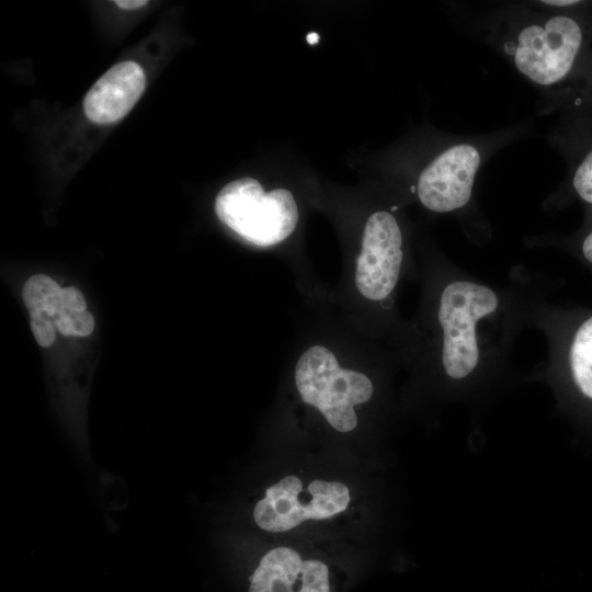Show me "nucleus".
I'll use <instances>...</instances> for the list:
<instances>
[{
	"label": "nucleus",
	"instance_id": "obj_13",
	"mask_svg": "<svg viewBox=\"0 0 592 592\" xmlns=\"http://www.w3.org/2000/svg\"><path fill=\"white\" fill-rule=\"evenodd\" d=\"M572 186L583 202L592 205V150L577 167L572 178Z\"/></svg>",
	"mask_w": 592,
	"mask_h": 592
},
{
	"label": "nucleus",
	"instance_id": "obj_3",
	"mask_svg": "<svg viewBox=\"0 0 592 592\" xmlns=\"http://www.w3.org/2000/svg\"><path fill=\"white\" fill-rule=\"evenodd\" d=\"M215 212L221 223L258 247L282 242L298 221V207L288 190L265 192L252 178L226 184L216 196Z\"/></svg>",
	"mask_w": 592,
	"mask_h": 592
},
{
	"label": "nucleus",
	"instance_id": "obj_6",
	"mask_svg": "<svg viewBox=\"0 0 592 592\" xmlns=\"http://www.w3.org/2000/svg\"><path fill=\"white\" fill-rule=\"evenodd\" d=\"M573 321L547 301L538 309L533 328L546 337L549 375L562 377L576 396L592 405V314Z\"/></svg>",
	"mask_w": 592,
	"mask_h": 592
},
{
	"label": "nucleus",
	"instance_id": "obj_1",
	"mask_svg": "<svg viewBox=\"0 0 592 592\" xmlns=\"http://www.w3.org/2000/svg\"><path fill=\"white\" fill-rule=\"evenodd\" d=\"M431 269L422 357L453 390L500 377L520 333L533 328L538 309L548 301L547 278L516 266L506 281L494 283L446 259Z\"/></svg>",
	"mask_w": 592,
	"mask_h": 592
},
{
	"label": "nucleus",
	"instance_id": "obj_7",
	"mask_svg": "<svg viewBox=\"0 0 592 592\" xmlns=\"http://www.w3.org/2000/svg\"><path fill=\"white\" fill-rule=\"evenodd\" d=\"M403 235L391 212L377 210L366 220L356 259L354 282L368 301L387 307L401 277Z\"/></svg>",
	"mask_w": 592,
	"mask_h": 592
},
{
	"label": "nucleus",
	"instance_id": "obj_5",
	"mask_svg": "<svg viewBox=\"0 0 592 592\" xmlns=\"http://www.w3.org/2000/svg\"><path fill=\"white\" fill-rule=\"evenodd\" d=\"M349 502V489L342 482L314 480L304 489L298 477L286 476L266 489L253 516L262 530L281 533L307 520H326L339 514Z\"/></svg>",
	"mask_w": 592,
	"mask_h": 592
},
{
	"label": "nucleus",
	"instance_id": "obj_4",
	"mask_svg": "<svg viewBox=\"0 0 592 592\" xmlns=\"http://www.w3.org/2000/svg\"><path fill=\"white\" fill-rule=\"evenodd\" d=\"M583 43V31L572 16L556 14L521 26L509 44L517 70L532 82L549 87L571 72Z\"/></svg>",
	"mask_w": 592,
	"mask_h": 592
},
{
	"label": "nucleus",
	"instance_id": "obj_18",
	"mask_svg": "<svg viewBox=\"0 0 592 592\" xmlns=\"http://www.w3.org/2000/svg\"><path fill=\"white\" fill-rule=\"evenodd\" d=\"M546 5L551 7H570L580 3L579 1H543Z\"/></svg>",
	"mask_w": 592,
	"mask_h": 592
},
{
	"label": "nucleus",
	"instance_id": "obj_14",
	"mask_svg": "<svg viewBox=\"0 0 592 592\" xmlns=\"http://www.w3.org/2000/svg\"><path fill=\"white\" fill-rule=\"evenodd\" d=\"M31 329L36 339V342L43 346L48 348L55 341L56 327L53 318L45 314L30 315Z\"/></svg>",
	"mask_w": 592,
	"mask_h": 592
},
{
	"label": "nucleus",
	"instance_id": "obj_10",
	"mask_svg": "<svg viewBox=\"0 0 592 592\" xmlns=\"http://www.w3.org/2000/svg\"><path fill=\"white\" fill-rule=\"evenodd\" d=\"M145 82V73L136 62L114 65L87 93L83 101L87 117L96 124L123 118L141 96Z\"/></svg>",
	"mask_w": 592,
	"mask_h": 592
},
{
	"label": "nucleus",
	"instance_id": "obj_2",
	"mask_svg": "<svg viewBox=\"0 0 592 592\" xmlns=\"http://www.w3.org/2000/svg\"><path fill=\"white\" fill-rule=\"evenodd\" d=\"M295 385L301 400L343 433L357 425L354 407L368 401L374 394L366 374L341 367L333 352L323 345H312L300 355L295 366Z\"/></svg>",
	"mask_w": 592,
	"mask_h": 592
},
{
	"label": "nucleus",
	"instance_id": "obj_11",
	"mask_svg": "<svg viewBox=\"0 0 592 592\" xmlns=\"http://www.w3.org/2000/svg\"><path fill=\"white\" fill-rule=\"evenodd\" d=\"M60 286L45 274H35L24 284L22 298L30 315L45 314L54 318L61 312Z\"/></svg>",
	"mask_w": 592,
	"mask_h": 592
},
{
	"label": "nucleus",
	"instance_id": "obj_19",
	"mask_svg": "<svg viewBox=\"0 0 592 592\" xmlns=\"http://www.w3.org/2000/svg\"><path fill=\"white\" fill-rule=\"evenodd\" d=\"M306 39L309 44H316L319 41V35L316 32H310L307 34Z\"/></svg>",
	"mask_w": 592,
	"mask_h": 592
},
{
	"label": "nucleus",
	"instance_id": "obj_16",
	"mask_svg": "<svg viewBox=\"0 0 592 592\" xmlns=\"http://www.w3.org/2000/svg\"><path fill=\"white\" fill-rule=\"evenodd\" d=\"M580 254L583 260L592 266V229H590L581 240Z\"/></svg>",
	"mask_w": 592,
	"mask_h": 592
},
{
	"label": "nucleus",
	"instance_id": "obj_8",
	"mask_svg": "<svg viewBox=\"0 0 592 592\" xmlns=\"http://www.w3.org/2000/svg\"><path fill=\"white\" fill-rule=\"evenodd\" d=\"M480 163L481 155L476 146L459 143L447 147L418 179L415 192L420 203L436 214L465 209L471 202Z\"/></svg>",
	"mask_w": 592,
	"mask_h": 592
},
{
	"label": "nucleus",
	"instance_id": "obj_17",
	"mask_svg": "<svg viewBox=\"0 0 592 592\" xmlns=\"http://www.w3.org/2000/svg\"><path fill=\"white\" fill-rule=\"evenodd\" d=\"M115 4L125 10L138 9L147 4L145 0H119Z\"/></svg>",
	"mask_w": 592,
	"mask_h": 592
},
{
	"label": "nucleus",
	"instance_id": "obj_12",
	"mask_svg": "<svg viewBox=\"0 0 592 592\" xmlns=\"http://www.w3.org/2000/svg\"><path fill=\"white\" fill-rule=\"evenodd\" d=\"M56 330L64 335L87 337L94 328L93 316L88 311H61L53 318Z\"/></svg>",
	"mask_w": 592,
	"mask_h": 592
},
{
	"label": "nucleus",
	"instance_id": "obj_15",
	"mask_svg": "<svg viewBox=\"0 0 592 592\" xmlns=\"http://www.w3.org/2000/svg\"><path fill=\"white\" fill-rule=\"evenodd\" d=\"M61 311H84L87 303L82 293L76 287H65L60 292Z\"/></svg>",
	"mask_w": 592,
	"mask_h": 592
},
{
	"label": "nucleus",
	"instance_id": "obj_9",
	"mask_svg": "<svg viewBox=\"0 0 592 592\" xmlns=\"http://www.w3.org/2000/svg\"><path fill=\"white\" fill-rule=\"evenodd\" d=\"M249 592H330L329 569L287 547L267 551L250 577Z\"/></svg>",
	"mask_w": 592,
	"mask_h": 592
}]
</instances>
